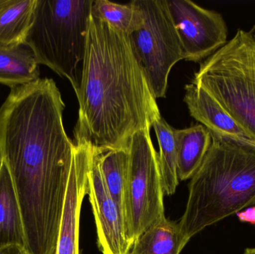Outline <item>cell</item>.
<instances>
[{"label":"cell","mask_w":255,"mask_h":254,"mask_svg":"<svg viewBox=\"0 0 255 254\" xmlns=\"http://www.w3.org/2000/svg\"><path fill=\"white\" fill-rule=\"evenodd\" d=\"M74 144L128 150L133 134L161 116L128 35L91 14Z\"/></svg>","instance_id":"1"},{"label":"cell","mask_w":255,"mask_h":254,"mask_svg":"<svg viewBox=\"0 0 255 254\" xmlns=\"http://www.w3.org/2000/svg\"><path fill=\"white\" fill-rule=\"evenodd\" d=\"M255 204V151L212 135L211 148L191 177L178 222L187 242L226 218Z\"/></svg>","instance_id":"2"},{"label":"cell","mask_w":255,"mask_h":254,"mask_svg":"<svg viewBox=\"0 0 255 254\" xmlns=\"http://www.w3.org/2000/svg\"><path fill=\"white\" fill-rule=\"evenodd\" d=\"M94 0H36L25 43L39 64L68 79L76 93Z\"/></svg>","instance_id":"3"},{"label":"cell","mask_w":255,"mask_h":254,"mask_svg":"<svg viewBox=\"0 0 255 254\" xmlns=\"http://www.w3.org/2000/svg\"><path fill=\"white\" fill-rule=\"evenodd\" d=\"M191 83L214 97L255 142V42L239 28L201 64Z\"/></svg>","instance_id":"4"},{"label":"cell","mask_w":255,"mask_h":254,"mask_svg":"<svg viewBox=\"0 0 255 254\" xmlns=\"http://www.w3.org/2000/svg\"><path fill=\"white\" fill-rule=\"evenodd\" d=\"M142 22L128 35L133 53L156 99L166 97L172 67L184 60L176 28L165 0H133Z\"/></svg>","instance_id":"5"},{"label":"cell","mask_w":255,"mask_h":254,"mask_svg":"<svg viewBox=\"0 0 255 254\" xmlns=\"http://www.w3.org/2000/svg\"><path fill=\"white\" fill-rule=\"evenodd\" d=\"M145 128L133 134L124 201V223L130 244L154 222L165 216L158 154Z\"/></svg>","instance_id":"6"},{"label":"cell","mask_w":255,"mask_h":254,"mask_svg":"<svg viewBox=\"0 0 255 254\" xmlns=\"http://www.w3.org/2000/svg\"><path fill=\"white\" fill-rule=\"evenodd\" d=\"M182 46L184 60L207 59L228 42L227 24L223 15L190 0H165Z\"/></svg>","instance_id":"7"},{"label":"cell","mask_w":255,"mask_h":254,"mask_svg":"<svg viewBox=\"0 0 255 254\" xmlns=\"http://www.w3.org/2000/svg\"><path fill=\"white\" fill-rule=\"evenodd\" d=\"M94 147L88 172V193L97 227L99 249L103 254H128L131 244L126 233L124 215L108 190Z\"/></svg>","instance_id":"8"},{"label":"cell","mask_w":255,"mask_h":254,"mask_svg":"<svg viewBox=\"0 0 255 254\" xmlns=\"http://www.w3.org/2000/svg\"><path fill=\"white\" fill-rule=\"evenodd\" d=\"M94 147L75 144L73 164L55 254H79L81 209L88 193V172Z\"/></svg>","instance_id":"9"},{"label":"cell","mask_w":255,"mask_h":254,"mask_svg":"<svg viewBox=\"0 0 255 254\" xmlns=\"http://www.w3.org/2000/svg\"><path fill=\"white\" fill-rule=\"evenodd\" d=\"M184 101L190 116L211 134L255 151V142L237 124L221 104L205 89L190 83L184 87Z\"/></svg>","instance_id":"10"},{"label":"cell","mask_w":255,"mask_h":254,"mask_svg":"<svg viewBox=\"0 0 255 254\" xmlns=\"http://www.w3.org/2000/svg\"><path fill=\"white\" fill-rule=\"evenodd\" d=\"M9 245L25 247V235L19 200L4 161L0 169V248Z\"/></svg>","instance_id":"11"},{"label":"cell","mask_w":255,"mask_h":254,"mask_svg":"<svg viewBox=\"0 0 255 254\" xmlns=\"http://www.w3.org/2000/svg\"><path fill=\"white\" fill-rule=\"evenodd\" d=\"M37 59L25 44L0 43V84L10 89L40 79Z\"/></svg>","instance_id":"12"},{"label":"cell","mask_w":255,"mask_h":254,"mask_svg":"<svg viewBox=\"0 0 255 254\" xmlns=\"http://www.w3.org/2000/svg\"><path fill=\"white\" fill-rule=\"evenodd\" d=\"M178 146V177L191 179L202 165L211 148L212 134L202 125L175 130Z\"/></svg>","instance_id":"13"},{"label":"cell","mask_w":255,"mask_h":254,"mask_svg":"<svg viewBox=\"0 0 255 254\" xmlns=\"http://www.w3.org/2000/svg\"><path fill=\"white\" fill-rule=\"evenodd\" d=\"M188 243L181 234L178 223L164 216L133 242L128 254H180Z\"/></svg>","instance_id":"14"},{"label":"cell","mask_w":255,"mask_h":254,"mask_svg":"<svg viewBox=\"0 0 255 254\" xmlns=\"http://www.w3.org/2000/svg\"><path fill=\"white\" fill-rule=\"evenodd\" d=\"M158 141L159 164L162 185L164 195H172L178 187V146L175 128L166 122L162 116L152 124Z\"/></svg>","instance_id":"15"},{"label":"cell","mask_w":255,"mask_h":254,"mask_svg":"<svg viewBox=\"0 0 255 254\" xmlns=\"http://www.w3.org/2000/svg\"><path fill=\"white\" fill-rule=\"evenodd\" d=\"M35 2L36 0H12V2L0 12V43H25L32 22Z\"/></svg>","instance_id":"16"},{"label":"cell","mask_w":255,"mask_h":254,"mask_svg":"<svg viewBox=\"0 0 255 254\" xmlns=\"http://www.w3.org/2000/svg\"><path fill=\"white\" fill-rule=\"evenodd\" d=\"M99 164L111 196L124 213L126 185L129 165V151L99 150Z\"/></svg>","instance_id":"17"},{"label":"cell","mask_w":255,"mask_h":254,"mask_svg":"<svg viewBox=\"0 0 255 254\" xmlns=\"http://www.w3.org/2000/svg\"><path fill=\"white\" fill-rule=\"evenodd\" d=\"M91 14L128 35L135 31L142 22L140 12L131 1L121 4L108 0H94Z\"/></svg>","instance_id":"18"},{"label":"cell","mask_w":255,"mask_h":254,"mask_svg":"<svg viewBox=\"0 0 255 254\" xmlns=\"http://www.w3.org/2000/svg\"><path fill=\"white\" fill-rule=\"evenodd\" d=\"M26 252L25 247L19 245H9L0 248V254H25Z\"/></svg>","instance_id":"19"},{"label":"cell","mask_w":255,"mask_h":254,"mask_svg":"<svg viewBox=\"0 0 255 254\" xmlns=\"http://www.w3.org/2000/svg\"><path fill=\"white\" fill-rule=\"evenodd\" d=\"M238 216L241 222L255 225V207H250L245 211L238 213Z\"/></svg>","instance_id":"20"},{"label":"cell","mask_w":255,"mask_h":254,"mask_svg":"<svg viewBox=\"0 0 255 254\" xmlns=\"http://www.w3.org/2000/svg\"><path fill=\"white\" fill-rule=\"evenodd\" d=\"M11 2L12 0H0V12L4 10Z\"/></svg>","instance_id":"21"},{"label":"cell","mask_w":255,"mask_h":254,"mask_svg":"<svg viewBox=\"0 0 255 254\" xmlns=\"http://www.w3.org/2000/svg\"><path fill=\"white\" fill-rule=\"evenodd\" d=\"M244 254H255V248H249L244 251Z\"/></svg>","instance_id":"22"},{"label":"cell","mask_w":255,"mask_h":254,"mask_svg":"<svg viewBox=\"0 0 255 254\" xmlns=\"http://www.w3.org/2000/svg\"><path fill=\"white\" fill-rule=\"evenodd\" d=\"M3 162H4V157H3L2 150H1V144H0V169H1Z\"/></svg>","instance_id":"23"},{"label":"cell","mask_w":255,"mask_h":254,"mask_svg":"<svg viewBox=\"0 0 255 254\" xmlns=\"http://www.w3.org/2000/svg\"><path fill=\"white\" fill-rule=\"evenodd\" d=\"M249 33H250V35L252 36V37H253V40L255 42V23L253 25V28H251V30L249 31Z\"/></svg>","instance_id":"24"},{"label":"cell","mask_w":255,"mask_h":254,"mask_svg":"<svg viewBox=\"0 0 255 254\" xmlns=\"http://www.w3.org/2000/svg\"><path fill=\"white\" fill-rule=\"evenodd\" d=\"M25 254H31L28 253V251H27L26 253H25Z\"/></svg>","instance_id":"25"}]
</instances>
